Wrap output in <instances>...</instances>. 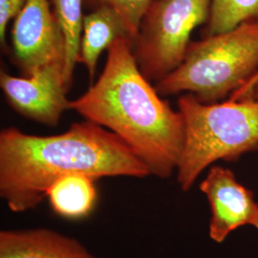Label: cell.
Listing matches in <instances>:
<instances>
[{
	"label": "cell",
	"instance_id": "cell-7",
	"mask_svg": "<svg viewBox=\"0 0 258 258\" xmlns=\"http://www.w3.org/2000/svg\"><path fill=\"white\" fill-rule=\"evenodd\" d=\"M11 38L13 60L24 77L55 60L65 62L64 39L50 0H26Z\"/></svg>",
	"mask_w": 258,
	"mask_h": 258
},
{
	"label": "cell",
	"instance_id": "cell-1",
	"mask_svg": "<svg viewBox=\"0 0 258 258\" xmlns=\"http://www.w3.org/2000/svg\"><path fill=\"white\" fill-rule=\"evenodd\" d=\"M70 174L94 179L150 176L148 167L108 129L92 121L73 123L53 136L7 127L0 132V197L11 212L36 209L56 180Z\"/></svg>",
	"mask_w": 258,
	"mask_h": 258
},
{
	"label": "cell",
	"instance_id": "cell-14",
	"mask_svg": "<svg viewBox=\"0 0 258 258\" xmlns=\"http://www.w3.org/2000/svg\"><path fill=\"white\" fill-rule=\"evenodd\" d=\"M153 0H84V6L91 10L105 7L113 10L123 21L129 37L135 38L141 21Z\"/></svg>",
	"mask_w": 258,
	"mask_h": 258
},
{
	"label": "cell",
	"instance_id": "cell-10",
	"mask_svg": "<svg viewBox=\"0 0 258 258\" xmlns=\"http://www.w3.org/2000/svg\"><path fill=\"white\" fill-rule=\"evenodd\" d=\"M121 37L130 38L123 21L113 10L102 7L84 15L79 62L85 66L91 83L102 52Z\"/></svg>",
	"mask_w": 258,
	"mask_h": 258
},
{
	"label": "cell",
	"instance_id": "cell-16",
	"mask_svg": "<svg viewBox=\"0 0 258 258\" xmlns=\"http://www.w3.org/2000/svg\"><path fill=\"white\" fill-rule=\"evenodd\" d=\"M257 80L258 73L249 81V83H246L242 88H240L238 91L233 93L231 97L229 98V100H231V101H241V100H243L246 97V95L249 93V89L252 87V85L257 82Z\"/></svg>",
	"mask_w": 258,
	"mask_h": 258
},
{
	"label": "cell",
	"instance_id": "cell-12",
	"mask_svg": "<svg viewBox=\"0 0 258 258\" xmlns=\"http://www.w3.org/2000/svg\"><path fill=\"white\" fill-rule=\"evenodd\" d=\"M65 45L64 77L70 88L76 64L79 62L83 33L84 0H50Z\"/></svg>",
	"mask_w": 258,
	"mask_h": 258
},
{
	"label": "cell",
	"instance_id": "cell-13",
	"mask_svg": "<svg viewBox=\"0 0 258 258\" xmlns=\"http://www.w3.org/2000/svg\"><path fill=\"white\" fill-rule=\"evenodd\" d=\"M252 21H258V0H212L203 37L226 33Z\"/></svg>",
	"mask_w": 258,
	"mask_h": 258
},
{
	"label": "cell",
	"instance_id": "cell-15",
	"mask_svg": "<svg viewBox=\"0 0 258 258\" xmlns=\"http://www.w3.org/2000/svg\"><path fill=\"white\" fill-rule=\"evenodd\" d=\"M26 0H0V42L6 47V33L11 20L17 18Z\"/></svg>",
	"mask_w": 258,
	"mask_h": 258
},
{
	"label": "cell",
	"instance_id": "cell-5",
	"mask_svg": "<svg viewBox=\"0 0 258 258\" xmlns=\"http://www.w3.org/2000/svg\"><path fill=\"white\" fill-rule=\"evenodd\" d=\"M212 0H153L132 41L148 82H160L184 59L194 29L208 22Z\"/></svg>",
	"mask_w": 258,
	"mask_h": 258
},
{
	"label": "cell",
	"instance_id": "cell-18",
	"mask_svg": "<svg viewBox=\"0 0 258 258\" xmlns=\"http://www.w3.org/2000/svg\"><path fill=\"white\" fill-rule=\"evenodd\" d=\"M254 228H255V229H257L258 230V219L257 221H256V224H255V226H254Z\"/></svg>",
	"mask_w": 258,
	"mask_h": 258
},
{
	"label": "cell",
	"instance_id": "cell-11",
	"mask_svg": "<svg viewBox=\"0 0 258 258\" xmlns=\"http://www.w3.org/2000/svg\"><path fill=\"white\" fill-rule=\"evenodd\" d=\"M95 181L83 174H70L56 180L46 194L53 212L71 220L89 215L98 197Z\"/></svg>",
	"mask_w": 258,
	"mask_h": 258
},
{
	"label": "cell",
	"instance_id": "cell-3",
	"mask_svg": "<svg viewBox=\"0 0 258 258\" xmlns=\"http://www.w3.org/2000/svg\"><path fill=\"white\" fill-rule=\"evenodd\" d=\"M177 105L185 130L176 170L181 190L189 191L204 170L216 162H232L258 150V100L204 103L187 93Z\"/></svg>",
	"mask_w": 258,
	"mask_h": 258
},
{
	"label": "cell",
	"instance_id": "cell-9",
	"mask_svg": "<svg viewBox=\"0 0 258 258\" xmlns=\"http://www.w3.org/2000/svg\"><path fill=\"white\" fill-rule=\"evenodd\" d=\"M0 258H100L61 232L34 228L0 231Z\"/></svg>",
	"mask_w": 258,
	"mask_h": 258
},
{
	"label": "cell",
	"instance_id": "cell-4",
	"mask_svg": "<svg viewBox=\"0 0 258 258\" xmlns=\"http://www.w3.org/2000/svg\"><path fill=\"white\" fill-rule=\"evenodd\" d=\"M258 73V21L191 41L184 59L156 83L161 97L187 92L216 103L238 91Z\"/></svg>",
	"mask_w": 258,
	"mask_h": 258
},
{
	"label": "cell",
	"instance_id": "cell-6",
	"mask_svg": "<svg viewBox=\"0 0 258 258\" xmlns=\"http://www.w3.org/2000/svg\"><path fill=\"white\" fill-rule=\"evenodd\" d=\"M0 86L14 110L50 127L56 126L62 114L70 109L63 59L44 65L27 77L1 71Z\"/></svg>",
	"mask_w": 258,
	"mask_h": 258
},
{
	"label": "cell",
	"instance_id": "cell-2",
	"mask_svg": "<svg viewBox=\"0 0 258 258\" xmlns=\"http://www.w3.org/2000/svg\"><path fill=\"white\" fill-rule=\"evenodd\" d=\"M70 109L118 136L150 175L168 179L175 173L184 148L183 115L142 74L129 37L112 43L102 74L70 102Z\"/></svg>",
	"mask_w": 258,
	"mask_h": 258
},
{
	"label": "cell",
	"instance_id": "cell-8",
	"mask_svg": "<svg viewBox=\"0 0 258 258\" xmlns=\"http://www.w3.org/2000/svg\"><path fill=\"white\" fill-rule=\"evenodd\" d=\"M211 208L210 238L223 243L231 232L245 226L254 228L258 204L251 190L240 184L230 168L212 166L199 184Z\"/></svg>",
	"mask_w": 258,
	"mask_h": 258
},
{
	"label": "cell",
	"instance_id": "cell-17",
	"mask_svg": "<svg viewBox=\"0 0 258 258\" xmlns=\"http://www.w3.org/2000/svg\"><path fill=\"white\" fill-rule=\"evenodd\" d=\"M245 99L258 100V80L257 82L252 85V87L249 89V93L246 95V97L243 100Z\"/></svg>",
	"mask_w": 258,
	"mask_h": 258
}]
</instances>
